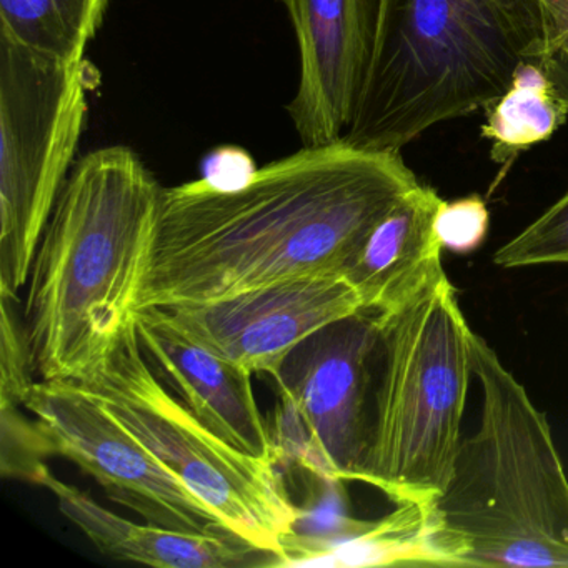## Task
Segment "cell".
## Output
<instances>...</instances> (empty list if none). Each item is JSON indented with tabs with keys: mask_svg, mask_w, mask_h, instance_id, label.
<instances>
[{
	"mask_svg": "<svg viewBox=\"0 0 568 568\" xmlns=\"http://www.w3.org/2000/svg\"><path fill=\"white\" fill-rule=\"evenodd\" d=\"M417 184L400 152L342 139L257 169L234 191L204 179L164 187L138 308L342 275L368 232Z\"/></svg>",
	"mask_w": 568,
	"mask_h": 568,
	"instance_id": "6da1fadb",
	"label": "cell"
},
{
	"mask_svg": "<svg viewBox=\"0 0 568 568\" xmlns=\"http://www.w3.org/2000/svg\"><path fill=\"white\" fill-rule=\"evenodd\" d=\"M164 187L132 149L75 162L39 242L26 295V338L42 381H84L138 308Z\"/></svg>",
	"mask_w": 568,
	"mask_h": 568,
	"instance_id": "7a4b0ae2",
	"label": "cell"
},
{
	"mask_svg": "<svg viewBox=\"0 0 568 568\" xmlns=\"http://www.w3.org/2000/svg\"><path fill=\"white\" fill-rule=\"evenodd\" d=\"M480 422L428 507L440 567L568 568V477L544 412L471 334Z\"/></svg>",
	"mask_w": 568,
	"mask_h": 568,
	"instance_id": "3957f363",
	"label": "cell"
},
{
	"mask_svg": "<svg viewBox=\"0 0 568 568\" xmlns=\"http://www.w3.org/2000/svg\"><path fill=\"white\" fill-rule=\"evenodd\" d=\"M537 0H381L371 71L344 141L398 151L487 109L540 51Z\"/></svg>",
	"mask_w": 568,
	"mask_h": 568,
	"instance_id": "277c9868",
	"label": "cell"
},
{
	"mask_svg": "<svg viewBox=\"0 0 568 568\" xmlns=\"http://www.w3.org/2000/svg\"><path fill=\"white\" fill-rule=\"evenodd\" d=\"M378 318L381 375L361 481L395 505H430L462 442L474 331L447 274Z\"/></svg>",
	"mask_w": 568,
	"mask_h": 568,
	"instance_id": "5b68a950",
	"label": "cell"
},
{
	"mask_svg": "<svg viewBox=\"0 0 568 568\" xmlns=\"http://www.w3.org/2000/svg\"><path fill=\"white\" fill-rule=\"evenodd\" d=\"M75 384L204 501L224 527L277 555L281 564L285 540L297 534L302 514L288 497L277 465L239 450L169 394L145 361L134 317L111 354Z\"/></svg>",
	"mask_w": 568,
	"mask_h": 568,
	"instance_id": "8992f818",
	"label": "cell"
},
{
	"mask_svg": "<svg viewBox=\"0 0 568 568\" xmlns=\"http://www.w3.org/2000/svg\"><path fill=\"white\" fill-rule=\"evenodd\" d=\"M85 62L64 64L0 34V295L28 284L88 119Z\"/></svg>",
	"mask_w": 568,
	"mask_h": 568,
	"instance_id": "52a82bcc",
	"label": "cell"
},
{
	"mask_svg": "<svg viewBox=\"0 0 568 568\" xmlns=\"http://www.w3.org/2000/svg\"><path fill=\"white\" fill-rule=\"evenodd\" d=\"M24 407L48 435L54 455L69 458L112 500L149 524L181 531L224 527L204 501L75 382H36Z\"/></svg>",
	"mask_w": 568,
	"mask_h": 568,
	"instance_id": "ba28073f",
	"label": "cell"
},
{
	"mask_svg": "<svg viewBox=\"0 0 568 568\" xmlns=\"http://www.w3.org/2000/svg\"><path fill=\"white\" fill-rule=\"evenodd\" d=\"M381 345L377 312L361 311L295 345L272 378L314 432L335 480L361 481L371 417L372 365Z\"/></svg>",
	"mask_w": 568,
	"mask_h": 568,
	"instance_id": "9c48e42d",
	"label": "cell"
},
{
	"mask_svg": "<svg viewBox=\"0 0 568 568\" xmlns=\"http://www.w3.org/2000/svg\"><path fill=\"white\" fill-rule=\"evenodd\" d=\"M161 308L209 351L271 377L308 335L365 311L344 275L288 278L217 301Z\"/></svg>",
	"mask_w": 568,
	"mask_h": 568,
	"instance_id": "30bf717a",
	"label": "cell"
},
{
	"mask_svg": "<svg viewBox=\"0 0 568 568\" xmlns=\"http://www.w3.org/2000/svg\"><path fill=\"white\" fill-rule=\"evenodd\" d=\"M301 78L288 115L304 148L342 141L371 71L381 0H282Z\"/></svg>",
	"mask_w": 568,
	"mask_h": 568,
	"instance_id": "8fae6325",
	"label": "cell"
},
{
	"mask_svg": "<svg viewBox=\"0 0 568 568\" xmlns=\"http://www.w3.org/2000/svg\"><path fill=\"white\" fill-rule=\"evenodd\" d=\"M145 361L212 432L245 454L278 465L271 425L258 410L252 372L209 351L161 307L138 308Z\"/></svg>",
	"mask_w": 568,
	"mask_h": 568,
	"instance_id": "7c38bea8",
	"label": "cell"
},
{
	"mask_svg": "<svg viewBox=\"0 0 568 568\" xmlns=\"http://www.w3.org/2000/svg\"><path fill=\"white\" fill-rule=\"evenodd\" d=\"M38 485L58 498L59 510L72 521L102 554L124 561L161 568L277 567L278 557L261 550L229 528L181 531L159 525H141L119 517L74 485L54 477L48 467Z\"/></svg>",
	"mask_w": 568,
	"mask_h": 568,
	"instance_id": "4fadbf2b",
	"label": "cell"
},
{
	"mask_svg": "<svg viewBox=\"0 0 568 568\" xmlns=\"http://www.w3.org/2000/svg\"><path fill=\"white\" fill-rule=\"evenodd\" d=\"M444 199L418 182L368 232L344 275L365 311L392 314L444 277L435 217Z\"/></svg>",
	"mask_w": 568,
	"mask_h": 568,
	"instance_id": "5bb4252c",
	"label": "cell"
},
{
	"mask_svg": "<svg viewBox=\"0 0 568 568\" xmlns=\"http://www.w3.org/2000/svg\"><path fill=\"white\" fill-rule=\"evenodd\" d=\"M109 0H0V34L64 62L82 64Z\"/></svg>",
	"mask_w": 568,
	"mask_h": 568,
	"instance_id": "9a60e30c",
	"label": "cell"
},
{
	"mask_svg": "<svg viewBox=\"0 0 568 568\" xmlns=\"http://www.w3.org/2000/svg\"><path fill=\"white\" fill-rule=\"evenodd\" d=\"M487 109L481 138L494 142L498 162L548 141L568 118L537 61L524 62L505 94Z\"/></svg>",
	"mask_w": 568,
	"mask_h": 568,
	"instance_id": "2e32d148",
	"label": "cell"
},
{
	"mask_svg": "<svg viewBox=\"0 0 568 568\" xmlns=\"http://www.w3.org/2000/svg\"><path fill=\"white\" fill-rule=\"evenodd\" d=\"M501 268L568 265V189L540 217L494 254Z\"/></svg>",
	"mask_w": 568,
	"mask_h": 568,
	"instance_id": "e0dca14e",
	"label": "cell"
},
{
	"mask_svg": "<svg viewBox=\"0 0 568 568\" xmlns=\"http://www.w3.org/2000/svg\"><path fill=\"white\" fill-rule=\"evenodd\" d=\"M0 427L2 475L38 484L42 470L48 467L44 458L54 455L48 435L36 418L28 420L14 405H0Z\"/></svg>",
	"mask_w": 568,
	"mask_h": 568,
	"instance_id": "ac0fdd59",
	"label": "cell"
},
{
	"mask_svg": "<svg viewBox=\"0 0 568 568\" xmlns=\"http://www.w3.org/2000/svg\"><path fill=\"white\" fill-rule=\"evenodd\" d=\"M2 324H0V405H24L36 384L31 352L26 338L24 324L16 314L14 297L2 295Z\"/></svg>",
	"mask_w": 568,
	"mask_h": 568,
	"instance_id": "d6986e66",
	"label": "cell"
},
{
	"mask_svg": "<svg viewBox=\"0 0 568 568\" xmlns=\"http://www.w3.org/2000/svg\"><path fill=\"white\" fill-rule=\"evenodd\" d=\"M490 229V212L480 195L442 202L435 217V232L442 248L454 254H471L480 248Z\"/></svg>",
	"mask_w": 568,
	"mask_h": 568,
	"instance_id": "ffe728a7",
	"label": "cell"
},
{
	"mask_svg": "<svg viewBox=\"0 0 568 568\" xmlns=\"http://www.w3.org/2000/svg\"><path fill=\"white\" fill-rule=\"evenodd\" d=\"M541 42L537 64L568 112V0H537Z\"/></svg>",
	"mask_w": 568,
	"mask_h": 568,
	"instance_id": "44dd1931",
	"label": "cell"
},
{
	"mask_svg": "<svg viewBox=\"0 0 568 568\" xmlns=\"http://www.w3.org/2000/svg\"><path fill=\"white\" fill-rule=\"evenodd\" d=\"M257 169L252 159L239 149L224 148L212 152L204 164V181L221 191H234L247 184Z\"/></svg>",
	"mask_w": 568,
	"mask_h": 568,
	"instance_id": "7402d4cb",
	"label": "cell"
}]
</instances>
